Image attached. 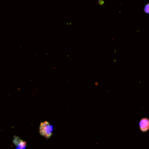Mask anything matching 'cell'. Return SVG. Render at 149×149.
<instances>
[{"instance_id":"cell-2","label":"cell","mask_w":149,"mask_h":149,"mask_svg":"<svg viewBox=\"0 0 149 149\" xmlns=\"http://www.w3.org/2000/svg\"><path fill=\"white\" fill-rule=\"evenodd\" d=\"M139 127L142 133L148 132L149 130V118H142L139 122Z\"/></svg>"},{"instance_id":"cell-3","label":"cell","mask_w":149,"mask_h":149,"mask_svg":"<svg viewBox=\"0 0 149 149\" xmlns=\"http://www.w3.org/2000/svg\"><path fill=\"white\" fill-rule=\"evenodd\" d=\"M26 147V142L21 140L16 148H19L20 149H25Z\"/></svg>"},{"instance_id":"cell-5","label":"cell","mask_w":149,"mask_h":149,"mask_svg":"<svg viewBox=\"0 0 149 149\" xmlns=\"http://www.w3.org/2000/svg\"><path fill=\"white\" fill-rule=\"evenodd\" d=\"M144 11L145 13H146L147 14H149V3H147L145 6V7L144 8Z\"/></svg>"},{"instance_id":"cell-4","label":"cell","mask_w":149,"mask_h":149,"mask_svg":"<svg viewBox=\"0 0 149 149\" xmlns=\"http://www.w3.org/2000/svg\"><path fill=\"white\" fill-rule=\"evenodd\" d=\"M21 140H22V139H20L18 136H14V138H13V144L17 147V146H18L19 143H20V141Z\"/></svg>"},{"instance_id":"cell-1","label":"cell","mask_w":149,"mask_h":149,"mask_svg":"<svg viewBox=\"0 0 149 149\" xmlns=\"http://www.w3.org/2000/svg\"><path fill=\"white\" fill-rule=\"evenodd\" d=\"M54 127L49 122L44 121L41 122L39 127V132L40 134L45 139H49L52 135Z\"/></svg>"}]
</instances>
